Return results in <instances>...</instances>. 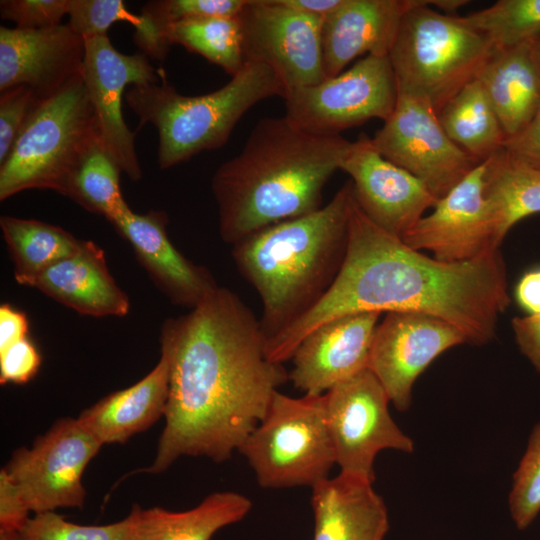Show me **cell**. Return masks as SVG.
Masks as SVG:
<instances>
[{"label": "cell", "instance_id": "obj_29", "mask_svg": "<svg viewBox=\"0 0 540 540\" xmlns=\"http://www.w3.org/2000/svg\"><path fill=\"white\" fill-rule=\"evenodd\" d=\"M0 228L20 285L75 253L83 242L59 226L35 219L3 215Z\"/></svg>", "mask_w": 540, "mask_h": 540}, {"label": "cell", "instance_id": "obj_21", "mask_svg": "<svg viewBox=\"0 0 540 540\" xmlns=\"http://www.w3.org/2000/svg\"><path fill=\"white\" fill-rule=\"evenodd\" d=\"M416 0H342L323 19L325 79L343 72L357 57L388 56L405 13Z\"/></svg>", "mask_w": 540, "mask_h": 540}, {"label": "cell", "instance_id": "obj_22", "mask_svg": "<svg viewBox=\"0 0 540 540\" xmlns=\"http://www.w3.org/2000/svg\"><path fill=\"white\" fill-rule=\"evenodd\" d=\"M82 315L123 317L130 300L111 275L103 249L83 240L72 255L21 283Z\"/></svg>", "mask_w": 540, "mask_h": 540}, {"label": "cell", "instance_id": "obj_6", "mask_svg": "<svg viewBox=\"0 0 540 540\" xmlns=\"http://www.w3.org/2000/svg\"><path fill=\"white\" fill-rule=\"evenodd\" d=\"M101 139L82 74L38 103L0 163V200L31 189L64 195L82 158Z\"/></svg>", "mask_w": 540, "mask_h": 540}, {"label": "cell", "instance_id": "obj_2", "mask_svg": "<svg viewBox=\"0 0 540 540\" xmlns=\"http://www.w3.org/2000/svg\"><path fill=\"white\" fill-rule=\"evenodd\" d=\"M507 285L500 249L466 262L438 261L376 226L353 199L347 253L335 282L315 307L266 342V354L283 364L319 326L371 311L429 314L457 327L468 344L483 345L510 304Z\"/></svg>", "mask_w": 540, "mask_h": 540}, {"label": "cell", "instance_id": "obj_32", "mask_svg": "<svg viewBox=\"0 0 540 540\" xmlns=\"http://www.w3.org/2000/svg\"><path fill=\"white\" fill-rule=\"evenodd\" d=\"M121 172L99 139L73 172L64 196L110 221L128 206L120 188Z\"/></svg>", "mask_w": 540, "mask_h": 540}, {"label": "cell", "instance_id": "obj_20", "mask_svg": "<svg viewBox=\"0 0 540 540\" xmlns=\"http://www.w3.org/2000/svg\"><path fill=\"white\" fill-rule=\"evenodd\" d=\"M109 222L129 243L155 286L173 304L192 309L219 287L206 267L187 259L170 241L165 212L150 210L138 214L128 205Z\"/></svg>", "mask_w": 540, "mask_h": 540}, {"label": "cell", "instance_id": "obj_27", "mask_svg": "<svg viewBox=\"0 0 540 540\" xmlns=\"http://www.w3.org/2000/svg\"><path fill=\"white\" fill-rule=\"evenodd\" d=\"M485 164L483 192L502 244L517 222L540 213V171L514 158L505 147Z\"/></svg>", "mask_w": 540, "mask_h": 540}, {"label": "cell", "instance_id": "obj_12", "mask_svg": "<svg viewBox=\"0 0 540 540\" xmlns=\"http://www.w3.org/2000/svg\"><path fill=\"white\" fill-rule=\"evenodd\" d=\"M388 161L418 178L440 199L480 163L457 146L425 99L398 92L395 108L371 138Z\"/></svg>", "mask_w": 540, "mask_h": 540}, {"label": "cell", "instance_id": "obj_5", "mask_svg": "<svg viewBox=\"0 0 540 540\" xmlns=\"http://www.w3.org/2000/svg\"><path fill=\"white\" fill-rule=\"evenodd\" d=\"M285 90L267 66L245 62L221 88L207 94L186 96L160 81L131 86L125 101L139 117V127L150 123L158 131V164L167 169L226 144L233 129L257 103Z\"/></svg>", "mask_w": 540, "mask_h": 540}, {"label": "cell", "instance_id": "obj_1", "mask_svg": "<svg viewBox=\"0 0 540 540\" xmlns=\"http://www.w3.org/2000/svg\"><path fill=\"white\" fill-rule=\"evenodd\" d=\"M160 344L169 362L165 426L154 461L139 472H164L182 456L228 460L289 380L283 364L267 358L259 319L219 286L187 314L166 319Z\"/></svg>", "mask_w": 540, "mask_h": 540}, {"label": "cell", "instance_id": "obj_4", "mask_svg": "<svg viewBox=\"0 0 540 540\" xmlns=\"http://www.w3.org/2000/svg\"><path fill=\"white\" fill-rule=\"evenodd\" d=\"M351 181L310 214L267 227L232 246V259L262 303L266 342L315 307L346 257L353 204Z\"/></svg>", "mask_w": 540, "mask_h": 540}, {"label": "cell", "instance_id": "obj_44", "mask_svg": "<svg viewBox=\"0 0 540 540\" xmlns=\"http://www.w3.org/2000/svg\"><path fill=\"white\" fill-rule=\"evenodd\" d=\"M515 298L529 316L540 315V267L522 275L515 288Z\"/></svg>", "mask_w": 540, "mask_h": 540}, {"label": "cell", "instance_id": "obj_18", "mask_svg": "<svg viewBox=\"0 0 540 540\" xmlns=\"http://www.w3.org/2000/svg\"><path fill=\"white\" fill-rule=\"evenodd\" d=\"M85 40L68 24L41 29L0 27V91L24 85L45 100L81 75Z\"/></svg>", "mask_w": 540, "mask_h": 540}, {"label": "cell", "instance_id": "obj_25", "mask_svg": "<svg viewBox=\"0 0 540 540\" xmlns=\"http://www.w3.org/2000/svg\"><path fill=\"white\" fill-rule=\"evenodd\" d=\"M168 395L169 362L161 353L141 380L103 397L77 419L102 445L125 443L164 416Z\"/></svg>", "mask_w": 540, "mask_h": 540}, {"label": "cell", "instance_id": "obj_39", "mask_svg": "<svg viewBox=\"0 0 540 540\" xmlns=\"http://www.w3.org/2000/svg\"><path fill=\"white\" fill-rule=\"evenodd\" d=\"M41 355L29 339L20 340L0 351V383L25 384L38 372Z\"/></svg>", "mask_w": 540, "mask_h": 540}, {"label": "cell", "instance_id": "obj_17", "mask_svg": "<svg viewBox=\"0 0 540 540\" xmlns=\"http://www.w3.org/2000/svg\"><path fill=\"white\" fill-rule=\"evenodd\" d=\"M340 170L351 177L355 202L367 218L400 239L438 200L418 178L385 159L365 134L352 141Z\"/></svg>", "mask_w": 540, "mask_h": 540}, {"label": "cell", "instance_id": "obj_30", "mask_svg": "<svg viewBox=\"0 0 540 540\" xmlns=\"http://www.w3.org/2000/svg\"><path fill=\"white\" fill-rule=\"evenodd\" d=\"M164 39L181 45L233 76L245 64L242 32L238 17H204L184 19L169 25Z\"/></svg>", "mask_w": 540, "mask_h": 540}, {"label": "cell", "instance_id": "obj_11", "mask_svg": "<svg viewBox=\"0 0 540 540\" xmlns=\"http://www.w3.org/2000/svg\"><path fill=\"white\" fill-rule=\"evenodd\" d=\"M390 399L366 368L325 393L327 422L341 472L375 480L374 462L385 449L412 453L414 443L389 413Z\"/></svg>", "mask_w": 540, "mask_h": 540}, {"label": "cell", "instance_id": "obj_15", "mask_svg": "<svg viewBox=\"0 0 540 540\" xmlns=\"http://www.w3.org/2000/svg\"><path fill=\"white\" fill-rule=\"evenodd\" d=\"M468 343L449 322L420 312H388L377 325L368 368L399 411L411 406L419 375L444 351Z\"/></svg>", "mask_w": 540, "mask_h": 540}, {"label": "cell", "instance_id": "obj_19", "mask_svg": "<svg viewBox=\"0 0 540 540\" xmlns=\"http://www.w3.org/2000/svg\"><path fill=\"white\" fill-rule=\"evenodd\" d=\"M380 312H360L331 320L309 333L290 360L288 377L304 394H325L368 368Z\"/></svg>", "mask_w": 540, "mask_h": 540}, {"label": "cell", "instance_id": "obj_28", "mask_svg": "<svg viewBox=\"0 0 540 540\" xmlns=\"http://www.w3.org/2000/svg\"><path fill=\"white\" fill-rule=\"evenodd\" d=\"M437 114L449 138L479 163L505 147L506 135L477 79L464 86Z\"/></svg>", "mask_w": 540, "mask_h": 540}, {"label": "cell", "instance_id": "obj_8", "mask_svg": "<svg viewBox=\"0 0 540 540\" xmlns=\"http://www.w3.org/2000/svg\"><path fill=\"white\" fill-rule=\"evenodd\" d=\"M262 488L313 487L336 464L325 394L293 398L278 390L238 450Z\"/></svg>", "mask_w": 540, "mask_h": 540}, {"label": "cell", "instance_id": "obj_42", "mask_svg": "<svg viewBox=\"0 0 540 540\" xmlns=\"http://www.w3.org/2000/svg\"><path fill=\"white\" fill-rule=\"evenodd\" d=\"M511 324L521 353L540 372V315L515 317Z\"/></svg>", "mask_w": 540, "mask_h": 540}, {"label": "cell", "instance_id": "obj_7", "mask_svg": "<svg viewBox=\"0 0 540 540\" xmlns=\"http://www.w3.org/2000/svg\"><path fill=\"white\" fill-rule=\"evenodd\" d=\"M416 0L402 18L389 52L398 92L421 97L438 113L477 78L494 48L461 17Z\"/></svg>", "mask_w": 540, "mask_h": 540}, {"label": "cell", "instance_id": "obj_45", "mask_svg": "<svg viewBox=\"0 0 540 540\" xmlns=\"http://www.w3.org/2000/svg\"><path fill=\"white\" fill-rule=\"evenodd\" d=\"M280 2L296 11L324 19L339 7L342 0H280Z\"/></svg>", "mask_w": 540, "mask_h": 540}, {"label": "cell", "instance_id": "obj_43", "mask_svg": "<svg viewBox=\"0 0 540 540\" xmlns=\"http://www.w3.org/2000/svg\"><path fill=\"white\" fill-rule=\"evenodd\" d=\"M26 314L8 303L0 306V351L28 337Z\"/></svg>", "mask_w": 540, "mask_h": 540}, {"label": "cell", "instance_id": "obj_31", "mask_svg": "<svg viewBox=\"0 0 540 540\" xmlns=\"http://www.w3.org/2000/svg\"><path fill=\"white\" fill-rule=\"evenodd\" d=\"M247 0H154L140 12L133 40L146 56L163 61L170 45L164 31L172 23L192 18L238 17Z\"/></svg>", "mask_w": 540, "mask_h": 540}, {"label": "cell", "instance_id": "obj_24", "mask_svg": "<svg viewBox=\"0 0 540 540\" xmlns=\"http://www.w3.org/2000/svg\"><path fill=\"white\" fill-rule=\"evenodd\" d=\"M476 79L507 141L521 134L540 109V61L534 43L494 50Z\"/></svg>", "mask_w": 540, "mask_h": 540}, {"label": "cell", "instance_id": "obj_34", "mask_svg": "<svg viewBox=\"0 0 540 540\" xmlns=\"http://www.w3.org/2000/svg\"><path fill=\"white\" fill-rule=\"evenodd\" d=\"M19 540H132V519L105 525L70 522L56 511L35 514L21 530Z\"/></svg>", "mask_w": 540, "mask_h": 540}, {"label": "cell", "instance_id": "obj_10", "mask_svg": "<svg viewBox=\"0 0 540 540\" xmlns=\"http://www.w3.org/2000/svg\"><path fill=\"white\" fill-rule=\"evenodd\" d=\"M102 446L77 418H61L30 448L16 449L4 469L35 514L82 508V476Z\"/></svg>", "mask_w": 540, "mask_h": 540}, {"label": "cell", "instance_id": "obj_16", "mask_svg": "<svg viewBox=\"0 0 540 540\" xmlns=\"http://www.w3.org/2000/svg\"><path fill=\"white\" fill-rule=\"evenodd\" d=\"M485 167V161L477 165L401 240L446 263L466 262L499 249L496 222L483 192Z\"/></svg>", "mask_w": 540, "mask_h": 540}, {"label": "cell", "instance_id": "obj_46", "mask_svg": "<svg viewBox=\"0 0 540 540\" xmlns=\"http://www.w3.org/2000/svg\"><path fill=\"white\" fill-rule=\"evenodd\" d=\"M468 2L469 1H465V0H436V1L430 0V5L437 6L438 8H440L447 14V13L456 11L458 8L462 7L463 5H466V3Z\"/></svg>", "mask_w": 540, "mask_h": 540}, {"label": "cell", "instance_id": "obj_3", "mask_svg": "<svg viewBox=\"0 0 540 540\" xmlns=\"http://www.w3.org/2000/svg\"><path fill=\"white\" fill-rule=\"evenodd\" d=\"M352 144L307 132L285 116L259 120L242 150L215 171L211 188L221 239L233 246L323 206V189Z\"/></svg>", "mask_w": 540, "mask_h": 540}, {"label": "cell", "instance_id": "obj_35", "mask_svg": "<svg viewBox=\"0 0 540 540\" xmlns=\"http://www.w3.org/2000/svg\"><path fill=\"white\" fill-rule=\"evenodd\" d=\"M508 506L520 530L527 528L540 513V422L533 427L513 474Z\"/></svg>", "mask_w": 540, "mask_h": 540}, {"label": "cell", "instance_id": "obj_37", "mask_svg": "<svg viewBox=\"0 0 540 540\" xmlns=\"http://www.w3.org/2000/svg\"><path fill=\"white\" fill-rule=\"evenodd\" d=\"M39 102L28 86L19 85L0 91V163L9 155Z\"/></svg>", "mask_w": 540, "mask_h": 540}, {"label": "cell", "instance_id": "obj_40", "mask_svg": "<svg viewBox=\"0 0 540 540\" xmlns=\"http://www.w3.org/2000/svg\"><path fill=\"white\" fill-rule=\"evenodd\" d=\"M26 502L4 468L0 471V532L20 533L30 519Z\"/></svg>", "mask_w": 540, "mask_h": 540}, {"label": "cell", "instance_id": "obj_14", "mask_svg": "<svg viewBox=\"0 0 540 540\" xmlns=\"http://www.w3.org/2000/svg\"><path fill=\"white\" fill-rule=\"evenodd\" d=\"M163 73L142 52L127 55L116 50L108 35L85 40L82 77L100 137L121 171L132 181L141 180L142 170L135 150V135L122 114L125 88L158 82Z\"/></svg>", "mask_w": 540, "mask_h": 540}, {"label": "cell", "instance_id": "obj_13", "mask_svg": "<svg viewBox=\"0 0 540 540\" xmlns=\"http://www.w3.org/2000/svg\"><path fill=\"white\" fill-rule=\"evenodd\" d=\"M238 18L245 62L270 68L284 87V97L325 79L323 18L291 9L280 0H247Z\"/></svg>", "mask_w": 540, "mask_h": 540}, {"label": "cell", "instance_id": "obj_36", "mask_svg": "<svg viewBox=\"0 0 540 540\" xmlns=\"http://www.w3.org/2000/svg\"><path fill=\"white\" fill-rule=\"evenodd\" d=\"M70 28L84 40L106 36L115 22H127L136 28L140 14L130 12L122 0H69Z\"/></svg>", "mask_w": 540, "mask_h": 540}, {"label": "cell", "instance_id": "obj_47", "mask_svg": "<svg viewBox=\"0 0 540 540\" xmlns=\"http://www.w3.org/2000/svg\"><path fill=\"white\" fill-rule=\"evenodd\" d=\"M534 46H535V49H536V52H537V55H538V58H539V61H540V40H538L536 43H534Z\"/></svg>", "mask_w": 540, "mask_h": 540}, {"label": "cell", "instance_id": "obj_9", "mask_svg": "<svg viewBox=\"0 0 540 540\" xmlns=\"http://www.w3.org/2000/svg\"><path fill=\"white\" fill-rule=\"evenodd\" d=\"M398 88L389 56L367 55L340 74L289 92L285 117L317 135H340L370 119L385 121Z\"/></svg>", "mask_w": 540, "mask_h": 540}, {"label": "cell", "instance_id": "obj_38", "mask_svg": "<svg viewBox=\"0 0 540 540\" xmlns=\"http://www.w3.org/2000/svg\"><path fill=\"white\" fill-rule=\"evenodd\" d=\"M69 0H2L0 15L19 29H41L61 24L68 14Z\"/></svg>", "mask_w": 540, "mask_h": 540}, {"label": "cell", "instance_id": "obj_33", "mask_svg": "<svg viewBox=\"0 0 540 540\" xmlns=\"http://www.w3.org/2000/svg\"><path fill=\"white\" fill-rule=\"evenodd\" d=\"M461 19L485 35L494 50L540 40V0H499Z\"/></svg>", "mask_w": 540, "mask_h": 540}, {"label": "cell", "instance_id": "obj_23", "mask_svg": "<svg viewBox=\"0 0 540 540\" xmlns=\"http://www.w3.org/2000/svg\"><path fill=\"white\" fill-rule=\"evenodd\" d=\"M313 540H384L387 507L373 481L341 472L312 487Z\"/></svg>", "mask_w": 540, "mask_h": 540}, {"label": "cell", "instance_id": "obj_41", "mask_svg": "<svg viewBox=\"0 0 540 540\" xmlns=\"http://www.w3.org/2000/svg\"><path fill=\"white\" fill-rule=\"evenodd\" d=\"M514 158L540 171V109L528 127L505 143Z\"/></svg>", "mask_w": 540, "mask_h": 540}, {"label": "cell", "instance_id": "obj_26", "mask_svg": "<svg viewBox=\"0 0 540 540\" xmlns=\"http://www.w3.org/2000/svg\"><path fill=\"white\" fill-rule=\"evenodd\" d=\"M252 508L246 496L214 492L186 511L133 505L132 540H211L220 529L244 519Z\"/></svg>", "mask_w": 540, "mask_h": 540}]
</instances>
